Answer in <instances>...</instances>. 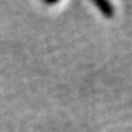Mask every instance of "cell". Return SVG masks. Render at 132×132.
<instances>
[{
	"instance_id": "1",
	"label": "cell",
	"mask_w": 132,
	"mask_h": 132,
	"mask_svg": "<svg viewBox=\"0 0 132 132\" xmlns=\"http://www.w3.org/2000/svg\"><path fill=\"white\" fill-rule=\"evenodd\" d=\"M92 3L98 7V10L102 12V15L106 19H111L114 14H115L114 6L111 5V3H109L106 0H92Z\"/></svg>"
}]
</instances>
